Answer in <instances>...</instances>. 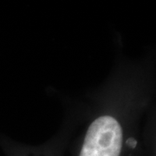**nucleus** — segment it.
Here are the masks:
<instances>
[{
    "instance_id": "nucleus-1",
    "label": "nucleus",
    "mask_w": 156,
    "mask_h": 156,
    "mask_svg": "<svg viewBox=\"0 0 156 156\" xmlns=\"http://www.w3.org/2000/svg\"><path fill=\"white\" fill-rule=\"evenodd\" d=\"M122 144L120 122L109 115H101L89 126L79 156H120Z\"/></svg>"
}]
</instances>
